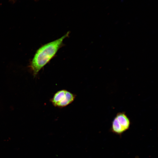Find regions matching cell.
I'll return each instance as SVG.
<instances>
[{"instance_id":"obj_3","label":"cell","mask_w":158,"mask_h":158,"mask_svg":"<svg viewBox=\"0 0 158 158\" xmlns=\"http://www.w3.org/2000/svg\"><path fill=\"white\" fill-rule=\"evenodd\" d=\"M76 96L75 95L67 90H61L54 94L50 102L54 107L62 108L72 103Z\"/></svg>"},{"instance_id":"obj_2","label":"cell","mask_w":158,"mask_h":158,"mask_svg":"<svg viewBox=\"0 0 158 158\" xmlns=\"http://www.w3.org/2000/svg\"><path fill=\"white\" fill-rule=\"evenodd\" d=\"M130 125V119L126 113L119 112L114 118L110 130L113 133L121 135L129 129Z\"/></svg>"},{"instance_id":"obj_1","label":"cell","mask_w":158,"mask_h":158,"mask_svg":"<svg viewBox=\"0 0 158 158\" xmlns=\"http://www.w3.org/2000/svg\"><path fill=\"white\" fill-rule=\"evenodd\" d=\"M68 32L60 38L45 44L36 51L29 67L34 77L55 56L63 45V41L69 36Z\"/></svg>"}]
</instances>
